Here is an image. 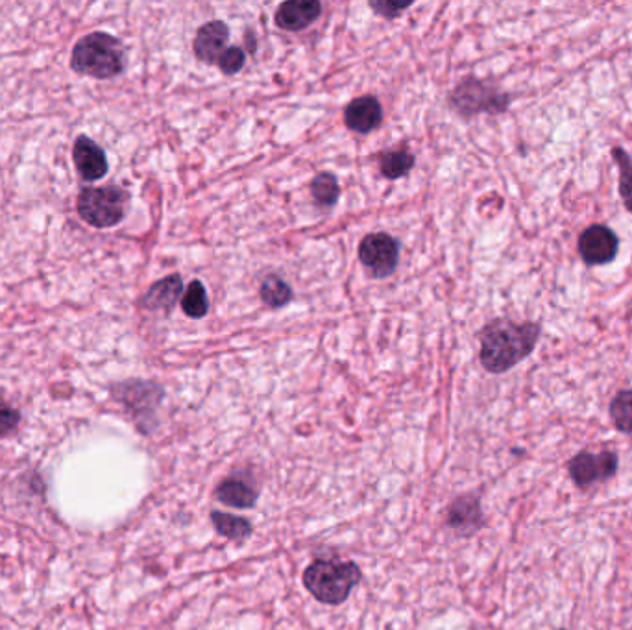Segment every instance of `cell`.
Returning <instances> with one entry per match:
<instances>
[{"mask_svg": "<svg viewBox=\"0 0 632 630\" xmlns=\"http://www.w3.org/2000/svg\"><path fill=\"white\" fill-rule=\"evenodd\" d=\"M182 292V278L178 274H172L169 278H163L158 283H154L146 291L143 307H146L148 311H171L180 300Z\"/></svg>", "mask_w": 632, "mask_h": 630, "instance_id": "2e32d148", "label": "cell"}, {"mask_svg": "<svg viewBox=\"0 0 632 630\" xmlns=\"http://www.w3.org/2000/svg\"><path fill=\"white\" fill-rule=\"evenodd\" d=\"M259 294H261V300L272 309H280L292 300L291 285L287 281H283L280 276L265 278V281L261 283Z\"/></svg>", "mask_w": 632, "mask_h": 630, "instance_id": "d6986e66", "label": "cell"}, {"mask_svg": "<svg viewBox=\"0 0 632 630\" xmlns=\"http://www.w3.org/2000/svg\"><path fill=\"white\" fill-rule=\"evenodd\" d=\"M381 121H383V108H381L379 100L376 97H370V95L355 98L344 111L346 126L353 132H359V134H368V132L376 130Z\"/></svg>", "mask_w": 632, "mask_h": 630, "instance_id": "5bb4252c", "label": "cell"}, {"mask_svg": "<svg viewBox=\"0 0 632 630\" xmlns=\"http://www.w3.org/2000/svg\"><path fill=\"white\" fill-rule=\"evenodd\" d=\"M568 472L572 475L573 483L586 490V488L601 483V481H607L616 475L618 455L612 451H601L596 455L583 451L570 461Z\"/></svg>", "mask_w": 632, "mask_h": 630, "instance_id": "ba28073f", "label": "cell"}, {"mask_svg": "<svg viewBox=\"0 0 632 630\" xmlns=\"http://www.w3.org/2000/svg\"><path fill=\"white\" fill-rule=\"evenodd\" d=\"M446 525L457 536H472L485 525V516L481 510V499L474 494L459 496L446 512Z\"/></svg>", "mask_w": 632, "mask_h": 630, "instance_id": "30bf717a", "label": "cell"}, {"mask_svg": "<svg viewBox=\"0 0 632 630\" xmlns=\"http://www.w3.org/2000/svg\"><path fill=\"white\" fill-rule=\"evenodd\" d=\"M209 520L213 523V529L217 531V534L228 538V540H246L254 533L252 521L246 520L243 516L213 510L209 514Z\"/></svg>", "mask_w": 632, "mask_h": 630, "instance_id": "e0dca14e", "label": "cell"}, {"mask_svg": "<svg viewBox=\"0 0 632 630\" xmlns=\"http://www.w3.org/2000/svg\"><path fill=\"white\" fill-rule=\"evenodd\" d=\"M113 398L130 412L141 433H152L156 425V411L163 400V388L150 381H126L111 388Z\"/></svg>", "mask_w": 632, "mask_h": 630, "instance_id": "5b68a950", "label": "cell"}, {"mask_svg": "<svg viewBox=\"0 0 632 630\" xmlns=\"http://www.w3.org/2000/svg\"><path fill=\"white\" fill-rule=\"evenodd\" d=\"M610 416L621 433L632 435V390H623L612 400Z\"/></svg>", "mask_w": 632, "mask_h": 630, "instance_id": "603a6c76", "label": "cell"}, {"mask_svg": "<svg viewBox=\"0 0 632 630\" xmlns=\"http://www.w3.org/2000/svg\"><path fill=\"white\" fill-rule=\"evenodd\" d=\"M618 237L616 233L603 226L596 224L584 230L579 237V254L583 257L584 263L590 267L596 265H607L616 259L618 255Z\"/></svg>", "mask_w": 632, "mask_h": 630, "instance_id": "9c48e42d", "label": "cell"}, {"mask_svg": "<svg viewBox=\"0 0 632 630\" xmlns=\"http://www.w3.org/2000/svg\"><path fill=\"white\" fill-rule=\"evenodd\" d=\"M372 10H376L379 15L387 17V19H394L398 17L403 10H407L411 6V2L407 4H398V2H370Z\"/></svg>", "mask_w": 632, "mask_h": 630, "instance_id": "484cf974", "label": "cell"}, {"mask_svg": "<svg viewBox=\"0 0 632 630\" xmlns=\"http://www.w3.org/2000/svg\"><path fill=\"white\" fill-rule=\"evenodd\" d=\"M540 326L498 318L481 333V364L490 374H505L535 350Z\"/></svg>", "mask_w": 632, "mask_h": 630, "instance_id": "6da1fadb", "label": "cell"}, {"mask_svg": "<svg viewBox=\"0 0 632 630\" xmlns=\"http://www.w3.org/2000/svg\"><path fill=\"white\" fill-rule=\"evenodd\" d=\"M304 586L316 601L339 606L346 603L353 588L363 579L359 566L352 560L316 558L304 571Z\"/></svg>", "mask_w": 632, "mask_h": 630, "instance_id": "7a4b0ae2", "label": "cell"}, {"mask_svg": "<svg viewBox=\"0 0 632 630\" xmlns=\"http://www.w3.org/2000/svg\"><path fill=\"white\" fill-rule=\"evenodd\" d=\"M322 13V4L318 0H292L281 4L276 12V25L289 30L300 32L307 26L313 25Z\"/></svg>", "mask_w": 632, "mask_h": 630, "instance_id": "4fadbf2b", "label": "cell"}, {"mask_svg": "<svg viewBox=\"0 0 632 630\" xmlns=\"http://www.w3.org/2000/svg\"><path fill=\"white\" fill-rule=\"evenodd\" d=\"M359 259L374 278H389L400 261V244L389 233L366 235L359 246Z\"/></svg>", "mask_w": 632, "mask_h": 630, "instance_id": "52a82bcc", "label": "cell"}, {"mask_svg": "<svg viewBox=\"0 0 632 630\" xmlns=\"http://www.w3.org/2000/svg\"><path fill=\"white\" fill-rule=\"evenodd\" d=\"M21 424V412L6 401H0V438L10 437Z\"/></svg>", "mask_w": 632, "mask_h": 630, "instance_id": "d4e9b609", "label": "cell"}, {"mask_svg": "<svg viewBox=\"0 0 632 630\" xmlns=\"http://www.w3.org/2000/svg\"><path fill=\"white\" fill-rule=\"evenodd\" d=\"M228 39H230V28L222 21H211L200 26L195 36L196 58L204 63H217Z\"/></svg>", "mask_w": 632, "mask_h": 630, "instance_id": "9a60e30c", "label": "cell"}, {"mask_svg": "<svg viewBox=\"0 0 632 630\" xmlns=\"http://www.w3.org/2000/svg\"><path fill=\"white\" fill-rule=\"evenodd\" d=\"M246 63V56H244V50L239 47H230L228 50L222 52L217 65L220 67V71L224 74H237L244 67Z\"/></svg>", "mask_w": 632, "mask_h": 630, "instance_id": "cb8c5ba5", "label": "cell"}, {"mask_svg": "<svg viewBox=\"0 0 632 630\" xmlns=\"http://www.w3.org/2000/svg\"><path fill=\"white\" fill-rule=\"evenodd\" d=\"M215 496L231 509H252L257 503V486L243 473L230 475L220 481L215 488Z\"/></svg>", "mask_w": 632, "mask_h": 630, "instance_id": "7c38bea8", "label": "cell"}, {"mask_svg": "<svg viewBox=\"0 0 632 630\" xmlns=\"http://www.w3.org/2000/svg\"><path fill=\"white\" fill-rule=\"evenodd\" d=\"M311 193L315 198L316 204L320 207L335 206V202L339 200L341 187L333 174L329 172H320L316 174L315 180L311 183Z\"/></svg>", "mask_w": 632, "mask_h": 630, "instance_id": "ffe728a7", "label": "cell"}, {"mask_svg": "<svg viewBox=\"0 0 632 630\" xmlns=\"http://www.w3.org/2000/svg\"><path fill=\"white\" fill-rule=\"evenodd\" d=\"M128 202L130 196L121 187H89L78 196V215L93 228H113L124 219Z\"/></svg>", "mask_w": 632, "mask_h": 630, "instance_id": "277c9868", "label": "cell"}, {"mask_svg": "<svg viewBox=\"0 0 632 630\" xmlns=\"http://www.w3.org/2000/svg\"><path fill=\"white\" fill-rule=\"evenodd\" d=\"M381 174L389 180H400L405 174H409L414 167V156L407 148L400 150H389L381 154L379 158Z\"/></svg>", "mask_w": 632, "mask_h": 630, "instance_id": "ac0fdd59", "label": "cell"}, {"mask_svg": "<svg viewBox=\"0 0 632 630\" xmlns=\"http://www.w3.org/2000/svg\"><path fill=\"white\" fill-rule=\"evenodd\" d=\"M74 73L86 74L97 80H110L124 71V49L115 36L93 32L74 45L71 54Z\"/></svg>", "mask_w": 632, "mask_h": 630, "instance_id": "3957f363", "label": "cell"}, {"mask_svg": "<svg viewBox=\"0 0 632 630\" xmlns=\"http://www.w3.org/2000/svg\"><path fill=\"white\" fill-rule=\"evenodd\" d=\"M182 309L189 318H204L209 311V302H207L206 287L202 285V281H191V285L187 287V291L182 296Z\"/></svg>", "mask_w": 632, "mask_h": 630, "instance_id": "44dd1931", "label": "cell"}, {"mask_svg": "<svg viewBox=\"0 0 632 630\" xmlns=\"http://www.w3.org/2000/svg\"><path fill=\"white\" fill-rule=\"evenodd\" d=\"M73 159L74 163H76L78 174L86 182H98L110 170L106 152L93 139H89L87 135L76 137L73 146Z\"/></svg>", "mask_w": 632, "mask_h": 630, "instance_id": "8fae6325", "label": "cell"}, {"mask_svg": "<svg viewBox=\"0 0 632 630\" xmlns=\"http://www.w3.org/2000/svg\"><path fill=\"white\" fill-rule=\"evenodd\" d=\"M612 156H614V161L618 163V169H620L621 200L629 209V213H632V158L621 146L612 148Z\"/></svg>", "mask_w": 632, "mask_h": 630, "instance_id": "7402d4cb", "label": "cell"}, {"mask_svg": "<svg viewBox=\"0 0 632 630\" xmlns=\"http://www.w3.org/2000/svg\"><path fill=\"white\" fill-rule=\"evenodd\" d=\"M450 102L451 108L462 117H474L479 113H501L509 108V97L505 93L474 76L462 80L453 89Z\"/></svg>", "mask_w": 632, "mask_h": 630, "instance_id": "8992f818", "label": "cell"}]
</instances>
